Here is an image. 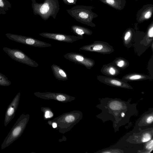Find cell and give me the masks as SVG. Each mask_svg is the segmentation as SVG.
Masks as SVG:
<instances>
[{
	"label": "cell",
	"mask_w": 153,
	"mask_h": 153,
	"mask_svg": "<svg viewBox=\"0 0 153 153\" xmlns=\"http://www.w3.org/2000/svg\"><path fill=\"white\" fill-rule=\"evenodd\" d=\"M5 35L10 39L33 47L45 48L50 47L51 46V44L31 37L11 33H7Z\"/></svg>",
	"instance_id": "obj_5"
},
{
	"label": "cell",
	"mask_w": 153,
	"mask_h": 153,
	"mask_svg": "<svg viewBox=\"0 0 153 153\" xmlns=\"http://www.w3.org/2000/svg\"><path fill=\"white\" fill-rule=\"evenodd\" d=\"M151 135L149 133H146L142 135L141 141L143 143L149 141L151 140Z\"/></svg>",
	"instance_id": "obj_21"
},
{
	"label": "cell",
	"mask_w": 153,
	"mask_h": 153,
	"mask_svg": "<svg viewBox=\"0 0 153 153\" xmlns=\"http://www.w3.org/2000/svg\"><path fill=\"white\" fill-rule=\"evenodd\" d=\"M74 117L72 115H69L67 116L65 119L66 121L68 123L73 122L74 120Z\"/></svg>",
	"instance_id": "obj_24"
},
{
	"label": "cell",
	"mask_w": 153,
	"mask_h": 153,
	"mask_svg": "<svg viewBox=\"0 0 153 153\" xmlns=\"http://www.w3.org/2000/svg\"><path fill=\"white\" fill-rule=\"evenodd\" d=\"M97 79L100 82L114 87L131 89L132 87L122 79L102 75L98 76Z\"/></svg>",
	"instance_id": "obj_9"
},
{
	"label": "cell",
	"mask_w": 153,
	"mask_h": 153,
	"mask_svg": "<svg viewBox=\"0 0 153 153\" xmlns=\"http://www.w3.org/2000/svg\"><path fill=\"white\" fill-rule=\"evenodd\" d=\"M149 76L138 73H130L124 75L122 79L125 82L141 81L151 79Z\"/></svg>",
	"instance_id": "obj_13"
},
{
	"label": "cell",
	"mask_w": 153,
	"mask_h": 153,
	"mask_svg": "<svg viewBox=\"0 0 153 153\" xmlns=\"http://www.w3.org/2000/svg\"><path fill=\"white\" fill-rule=\"evenodd\" d=\"M135 0V1H138V0Z\"/></svg>",
	"instance_id": "obj_30"
},
{
	"label": "cell",
	"mask_w": 153,
	"mask_h": 153,
	"mask_svg": "<svg viewBox=\"0 0 153 153\" xmlns=\"http://www.w3.org/2000/svg\"><path fill=\"white\" fill-rule=\"evenodd\" d=\"M52 126L53 128H55L57 127V124L55 123H53L52 124Z\"/></svg>",
	"instance_id": "obj_29"
},
{
	"label": "cell",
	"mask_w": 153,
	"mask_h": 153,
	"mask_svg": "<svg viewBox=\"0 0 153 153\" xmlns=\"http://www.w3.org/2000/svg\"><path fill=\"white\" fill-rule=\"evenodd\" d=\"M134 31L132 28H128L125 31L123 36L124 44L126 46L128 45L131 41Z\"/></svg>",
	"instance_id": "obj_17"
},
{
	"label": "cell",
	"mask_w": 153,
	"mask_h": 153,
	"mask_svg": "<svg viewBox=\"0 0 153 153\" xmlns=\"http://www.w3.org/2000/svg\"><path fill=\"white\" fill-rule=\"evenodd\" d=\"M27 120V115L22 114L20 116L2 142L1 146V149L8 146L21 136L25 128Z\"/></svg>",
	"instance_id": "obj_2"
},
{
	"label": "cell",
	"mask_w": 153,
	"mask_h": 153,
	"mask_svg": "<svg viewBox=\"0 0 153 153\" xmlns=\"http://www.w3.org/2000/svg\"><path fill=\"white\" fill-rule=\"evenodd\" d=\"M153 13V4L144 5L137 11L136 14V20L139 23L148 20L152 17Z\"/></svg>",
	"instance_id": "obj_11"
},
{
	"label": "cell",
	"mask_w": 153,
	"mask_h": 153,
	"mask_svg": "<svg viewBox=\"0 0 153 153\" xmlns=\"http://www.w3.org/2000/svg\"><path fill=\"white\" fill-rule=\"evenodd\" d=\"M20 97V93L19 92L9 105L5 112L4 126H6L14 117Z\"/></svg>",
	"instance_id": "obj_10"
},
{
	"label": "cell",
	"mask_w": 153,
	"mask_h": 153,
	"mask_svg": "<svg viewBox=\"0 0 153 153\" xmlns=\"http://www.w3.org/2000/svg\"><path fill=\"white\" fill-rule=\"evenodd\" d=\"M102 3L116 10H123L126 3V0H100Z\"/></svg>",
	"instance_id": "obj_15"
},
{
	"label": "cell",
	"mask_w": 153,
	"mask_h": 153,
	"mask_svg": "<svg viewBox=\"0 0 153 153\" xmlns=\"http://www.w3.org/2000/svg\"><path fill=\"white\" fill-rule=\"evenodd\" d=\"M79 50L103 54H109L113 52V47L108 43L101 41H95L92 44L85 45Z\"/></svg>",
	"instance_id": "obj_6"
},
{
	"label": "cell",
	"mask_w": 153,
	"mask_h": 153,
	"mask_svg": "<svg viewBox=\"0 0 153 153\" xmlns=\"http://www.w3.org/2000/svg\"><path fill=\"white\" fill-rule=\"evenodd\" d=\"M112 63L120 70L126 69L129 65L128 61L125 58L121 57L116 58Z\"/></svg>",
	"instance_id": "obj_18"
},
{
	"label": "cell",
	"mask_w": 153,
	"mask_h": 153,
	"mask_svg": "<svg viewBox=\"0 0 153 153\" xmlns=\"http://www.w3.org/2000/svg\"><path fill=\"white\" fill-rule=\"evenodd\" d=\"M3 50L12 59L16 61L32 67H37L39 66L37 63L20 50L6 47H4Z\"/></svg>",
	"instance_id": "obj_4"
},
{
	"label": "cell",
	"mask_w": 153,
	"mask_h": 153,
	"mask_svg": "<svg viewBox=\"0 0 153 153\" xmlns=\"http://www.w3.org/2000/svg\"><path fill=\"white\" fill-rule=\"evenodd\" d=\"M63 57L70 61L84 66L89 69L92 68L95 64L94 60L79 53H69L64 55Z\"/></svg>",
	"instance_id": "obj_7"
},
{
	"label": "cell",
	"mask_w": 153,
	"mask_h": 153,
	"mask_svg": "<svg viewBox=\"0 0 153 153\" xmlns=\"http://www.w3.org/2000/svg\"><path fill=\"white\" fill-rule=\"evenodd\" d=\"M53 116V114L50 111H47L45 113V117L46 118L51 117Z\"/></svg>",
	"instance_id": "obj_25"
},
{
	"label": "cell",
	"mask_w": 153,
	"mask_h": 153,
	"mask_svg": "<svg viewBox=\"0 0 153 153\" xmlns=\"http://www.w3.org/2000/svg\"><path fill=\"white\" fill-rule=\"evenodd\" d=\"M94 8L93 6H77L67 10L78 22L92 27H95L96 25L93 23V20L98 15L93 12L92 10Z\"/></svg>",
	"instance_id": "obj_1"
},
{
	"label": "cell",
	"mask_w": 153,
	"mask_h": 153,
	"mask_svg": "<svg viewBox=\"0 0 153 153\" xmlns=\"http://www.w3.org/2000/svg\"><path fill=\"white\" fill-rule=\"evenodd\" d=\"M4 3L2 0H0V7H3L4 6Z\"/></svg>",
	"instance_id": "obj_27"
},
{
	"label": "cell",
	"mask_w": 153,
	"mask_h": 153,
	"mask_svg": "<svg viewBox=\"0 0 153 153\" xmlns=\"http://www.w3.org/2000/svg\"><path fill=\"white\" fill-rule=\"evenodd\" d=\"M11 84V82L4 75L0 73V86H7Z\"/></svg>",
	"instance_id": "obj_20"
},
{
	"label": "cell",
	"mask_w": 153,
	"mask_h": 153,
	"mask_svg": "<svg viewBox=\"0 0 153 153\" xmlns=\"http://www.w3.org/2000/svg\"><path fill=\"white\" fill-rule=\"evenodd\" d=\"M57 0H45L42 4H36L34 7V12L44 20L47 19L50 16L55 18L54 14L56 15L59 10L58 1H56Z\"/></svg>",
	"instance_id": "obj_3"
},
{
	"label": "cell",
	"mask_w": 153,
	"mask_h": 153,
	"mask_svg": "<svg viewBox=\"0 0 153 153\" xmlns=\"http://www.w3.org/2000/svg\"><path fill=\"white\" fill-rule=\"evenodd\" d=\"M40 36L49 39L69 43H72L83 39V36L70 35L60 33L43 32L39 34Z\"/></svg>",
	"instance_id": "obj_8"
},
{
	"label": "cell",
	"mask_w": 153,
	"mask_h": 153,
	"mask_svg": "<svg viewBox=\"0 0 153 153\" xmlns=\"http://www.w3.org/2000/svg\"><path fill=\"white\" fill-rule=\"evenodd\" d=\"M153 120V115H148L145 117L144 119V121L146 124H150L152 123Z\"/></svg>",
	"instance_id": "obj_22"
},
{
	"label": "cell",
	"mask_w": 153,
	"mask_h": 153,
	"mask_svg": "<svg viewBox=\"0 0 153 153\" xmlns=\"http://www.w3.org/2000/svg\"><path fill=\"white\" fill-rule=\"evenodd\" d=\"M71 31L77 36H83V35H91L92 31L89 29L81 26L74 25L71 27Z\"/></svg>",
	"instance_id": "obj_16"
},
{
	"label": "cell",
	"mask_w": 153,
	"mask_h": 153,
	"mask_svg": "<svg viewBox=\"0 0 153 153\" xmlns=\"http://www.w3.org/2000/svg\"><path fill=\"white\" fill-rule=\"evenodd\" d=\"M153 140L150 141L146 145V149L148 150H150L153 149Z\"/></svg>",
	"instance_id": "obj_23"
},
{
	"label": "cell",
	"mask_w": 153,
	"mask_h": 153,
	"mask_svg": "<svg viewBox=\"0 0 153 153\" xmlns=\"http://www.w3.org/2000/svg\"><path fill=\"white\" fill-rule=\"evenodd\" d=\"M100 71L107 76L114 77L120 74V70L111 62L103 65Z\"/></svg>",
	"instance_id": "obj_12"
},
{
	"label": "cell",
	"mask_w": 153,
	"mask_h": 153,
	"mask_svg": "<svg viewBox=\"0 0 153 153\" xmlns=\"http://www.w3.org/2000/svg\"><path fill=\"white\" fill-rule=\"evenodd\" d=\"M69 3H73L74 2V0H66Z\"/></svg>",
	"instance_id": "obj_28"
},
{
	"label": "cell",
	"mask_w": 153,
	"mask_h": 153,
	"mask_svg": "<svg viewBox=\"0 0 153 153\" xmlns=\"http://www.w3.org/2000/svg\"><path fill=\"white\" fill-rule=\"evenodd\" d=\"M51 67L53 74L56 79L62 81L68 79V76L67 73L59 66L53 64Z\"/></svg>",
	"instance_id": "obj_14"
},
{
	"label": "cell",
	"mask_w": 153,
	"mask_h": 153,
	"mask_svg": "<svg viewBox=\"0 0 153 153\" xmlns=\"http://www.w3.org/2000/svg\"><path fill=\"white\" fill-rule=\"evenodd\" d=\"M147 43L150 44L153 39V21L149 25L147 29L146 34L144 37Z\"/></svg>",
	"instance_id": "obj_19"
},
{
	"label": "cell",
	"mask_w": 153,
	"mask_h": 153,
	"mask_svg": "<svg viewBox=\"0 0 153 153\" xmlns=\"http://www.w3.org/2000/svg\"><path fill=\"white\" fill-rule=\"evenodd\" d=\"M57 99L59 101H63L65 99V97L62 95H59L56 97Z\"/></svg>",
	"instance_id": "obj_26"
}]
</instances>
